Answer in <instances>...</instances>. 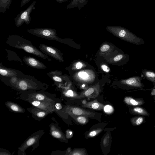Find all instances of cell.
I'll return each instance as SVG.
<instances>
[{"label": "cell", "mask_w": 155, "mask_h": 155, "mask_svg": "<svg viewBox=\"0 0 155 155\" xmlns=\"http://www.w3.org/2000/svg\"><path fill=\"white\" fill-rule=\"evenodd\" d=\"M6 43L10 46L23 50L44 59L51 61V59L34 46L30 41L20 36L16 35H9L7 39Z\"/></svg>", "instance_id": "cell-1"}, {"label": "cell", "mask_w": 155, "mask_h": 155, "mask_svg": "<svg viewBox=\"0 0 155 155\" xmlns=\"http://www.w3.org/2000/svg\"><path fill=\"white\" fill-rule=\"evenodd\" d=\"M12 87L23 92L45 90L48 88V85L38 81L34 76L24 74L18 78L16 84Z\"/></svg>", "instance_id": "cell-2"}, {"label": "cell", "mask_w": 155, "mask_h": 155, "mask_svg": "<svg viewBox=\"0 0 155 155\" xmlns=\"http://www.w3.org/2000/svg\"><path fill=\"white\" fill-rule=\"evenodd\" d=\"M45 133L43 130L37 131L32 134L24 141L18 148V155H25V151L28 148L32 146V151L37 147L39 143V140Z\"/></svg>", "instance_id": "cell-3"}, {"label": "cell", "mask_w": 155, "mask_h": 155, "mask_svg": "<svg viewBox=\"0 0 155 155\" xmlns=\"http://www.w3.org/2000/svg\"><path fill=\"white\" fill-rule=\"evenodd\" d=\"M21 93L25 98H27L25 100L30 99L54 103L56 102L55 94H50L43 90L38 91H35Z\"/></svg>", "instance_id": "cell-4"}, {"label": "cell", "mask_w": 155, "mask_h": 155, "mask_svg": "<svg viewBox=\"0 0 155 155\" xmlns=\"http://www.w3.org/2000/svg\"><path fill=\"white\" fill-rule=\"evenodd\" d=\"M28 32L37 37L48 40L63 42V39L57 36L56 30L51 28H35L28 29Z\"/></svg>", "instance_id": "cell-5"}, {"label": "cell", "mask_w": 155, "mask_h": 155, "mask_svg": "<svg viewBox=\"0 0 155 155\" xmlns=\"http://www.w3.org/2000/svg\"><path fill=\"white\" fill-rule=\"evenodd\" d=\"M36 1L32 2L30 6L25 10L21 11L15 18L14 20L16 26L19 27L24 23L28 25L30 22V14L32 11L35 9V5Z\"/></svg>", "instance_id": "cell-6"}, {"label": "cell", "mask_w": 155, "mask_h": 155, "mask_svg": "<svg viewBox=\"0 0 155 155\" xmlns=\"http://www.w3.org/2000/svg\"><path fill=\"white\" fill-rule=\"evenodd\" d=\"M39 48L40 50L46 55L51 56L59 61H63L62 54L60 51L57 48L43 44H40Z\"/></svg>", "instance_id": "cell-7"}, {"label": "cell", "mask_w": 155, "mask_h": 155, "mask_svg": "<svg viewBox=\"0 0 155 155\" xmlns=\"http://www.w3.org/2000/svg\"><path fill=\"white\" fill-rule=\"evenodd\" d=\"M26 101L33 106L46 111L49 114L56 111L54 103L30 99H27Z\"/></svg>", "instance_id": "cell-8"}, {"label": "cell", "mask_w": 155, "mask_h": 155, "mask_svg": "<svg viewBox=\"0 0 155 155\" xmlns=\"http://www.w3.org/2000/svg\"><path fill=\"white\" fill-rule=\"evenodd\" d=\"M141 77L135 76L122 81V83L131 89H142L144 85L142 82Z\"/></svg>", "instance_id": "cell-9"}, {"label": "cell", "mask_w": 155, "mask_h": 155, "mask_svg": "<svg viewBox=\"0 0 155 155\" xmlns=\"http://www.w3.org/2000/svg\"><path fill=\"white\" fill-rule=\"evenodd\" d=\"M64 110L65 112L71 116L81 115L91 117H93L95 114L94 113L79 107L70 106H66L64 108Z\"/></svg>", "instance_id": "cell-10"}, {"label": "cell", "mask_w": 155, "mask_h": 155, "mask_svg": "<svg viewBox=\"0 0 155 155\" xmlns=\"http://www.w3.org/2000/svg\"><path fill=\"white\" fill-rule=\"evenodd\" d=\"M0 74L2 76L7 78L19 77L24 74L22 72L18 70L4 66L1 63L0 64Z\"/></svg>", "instance_id": "cell-11"}, {"label": "cell", "mask_w": 155, "mask_h": 155, "mask_svg": "<svg viewBox=\"0 0 155 155\" xmlns=\"http://www.w3.org/2000/svg\"><path fill=\"white\" fill-rule=\"evenodd\" d=\"M23 60L25 64L34 68L42 69L47 68L44 64L32 57L24 56Z\"/></svg>", "instance_id": "cell-12"}, {"label": "cell", "mask_w": 155, "mask_h": 155, "mask_svg": "<svg viewBox=\"0 0 155 155\" xmlns=\"http://www.w3.org/2000/svg\"><path fill=\"white\" fill-rule=\"evenodd\" d=\"M50 134L51 136L60 141L66 140V138L63 134L57 125L51 123L50 125Z\"/></svg>", "instance_id": "cell-13"}, {"label": "cell", "mask_w": 155, "mask_h": 155, "mask_svg": "<svg viewBox=\"0 0 155 155\" xmlns=\"http://www.w3.org/2000/svg\"><path fill=\"white\" fill-rule=\"evenodd\" d=\"M28 110L34 117L39 119H42L45 117L49 113L45 110L34 106L28 108Z\"/></svg>", "instance_id": "cell-14"}, {"label": "cell", "mask_w": 155, "mask_h": 155, "mask_svg": "<svg viewBox=\"0 0 155 155\" xmlns=\"http://www.w3.org/2000/svg\"><path fill=\"white\" fill-rule=\"evenodd\" d=\"M124 102L128 105L131 107L140 106L144 104L145 101L142 98H135L127 96L124 99Z\"/></svg>", "instance_id": "cell-15"}, {"label": "cell", "mask_w": 155, "mask_h": 155, "mask_svg": "<svg viewBox=\"0 0 155 155\" xmlns=\"http://www.w3.org/2000/svg\"><path fill=\"white\" fill-rule=\"evenodd\" d=\"M130 113L132 114L149 117L150 114L146 110L140 106L131 107L129 110Z\"/></svg>", "instance_id": "cell-16"}, {"label": "cell", "mask_w": 155, "mask_h": 155, "mask_svg": "<svg viewBox=\"0 0 155 155\" xmlns=\"http://www.w3.org/2000/svg\"><path fill=\"white\" fill-rule=\"evenodd\" d=\"M60 71L57 70L51 71L47 73V75L54 82V85L59 86L60 83L63 81V78L61 76V74Z\"/></svg>", "instance_id": "cell-17"}, {"label": "cell", "mask_w": 155, "mask_h": 155, "mask_svg": "<svg viewBox=\"0 0 155 155\" xmlns=\"http://www.w3.org/2000/svg\"><path fill=\"white\" fill-rule=\"evenodd\" d=\"M5 104L10 110L16 113H23L25 109L18 104L11 101H6Z\"/></svg>", "instance_id": "cell-18"}, {"label": "cell", "mask_w": 155, "mask_h": 155, "mask_svg": "<svg viewBox=\"0 0 155 155\" xmlns=\"http://www.w3.org/2000/svg\"><path fill=\"white\" fill-rule=\"evenodd\" d=\"M143 77L149 81L155 84V72L153 71L143 69L142 71Z\"/></svg>", "instance_id": "cell-19"}, {"label": "cell", "mask_w": 155, "mask_h": 155, "mask_svg": "<svg viewBox=\"0 0 155 155\" xmlns=\"http://www.w3.org/2000/svg\"><path fill=\"white\" fill-rule=\"evenodd\" d=\"M145 119L143 116L138 115L131 118L130 121L133 125L137 126L146 122Z\"/></svg>", "instance_id": "cell-20"}, {"label": "cell", "mask_w": 155, "mask_h": 155, "mask_svg": "<svg viewBox=\"0 0 155 155\" xmlns=\"http://www.w3.org/2000/svg\"><path fill=\"white\" fill-rule=\"evenodd\" d=\"M84 107H88L92 109L101 110L102 109L104 105L96 101L88 102L83 105Z\"/></svg>", "instance_id": "cell-21"}, {"label": "cell", "mask_w": 155, "mask_h": 155, "mask_svg": "<svg viewBox=\"0 0 155 155\" xmlns=\"http://www.w3.org/2000/svg\"><path fill=\"white\" fill-rule=\"evenodd\" d=\"M12 0H0V12L4 13L10 8Z\"/></svg>", "instance_id": "cell-22"}, {"label": "cell", "mask_w": 155, "mask_h": 155, "mask_svg": "<svg viewBox=\"0 0 155 155\" xmlns=\"http://www.w3.org/2000/svg\"><path fill=\"white\" fill-rule=\"evenodd\" d=\"M77 116L78 117H73L74 119L78 122L79 123L84 124H85L87 121V118L84 116Z\"/></svg>", "instance_id": "cell-23"}, {"label": "cell", "mask_w": 155, "mask_h": 155, "mask_svg": "<svg viewBox=\"0 0 155 155\" xmlns=\"http://www.w3.org/2000/svg\"><path fill=\"white\" fill-rule=\"evenodd\" d=\"M104 111L107 114H111L114 111L113 107L109 105H107L105 106L104 108Z\"/></svg>", "instance_id": "cell-24"}, {"label": "cell", "mask_w": 155, "mask_h": 155, "mask_svg": "<svg viewBox=\"0 0 155 155\" xmlns=\"http://www.w3.org/2000/svg\"><path fill=\"white\" fill-rule=\"evenodd\" d=\"M94 92V89L93 88H90L87 90L84 93V95L87 97H91V95Z\"/></svg>", "instance_id": "cell-25"}, {"label": "cell", "mask_w": 155, "mask_h": 155, "mask_svg": "<svg viewBox=\"0 0 155 155\" xmlns=\"http://www.w3.org/2000/svg\"><path fill=\"white\" fill-rule=\"evenodd\" d=\"M78 75L80 78L84 79L87 78L88 76V75L84 71L79 72L78 73Z\"/></svg>", "instance_id": "cell-26"}, {"label": "cell", "mask_w": 155, "mask_h": 155, "mask_svg": "<svg viewBox=\"0 0 155 155\" xmlns=\"http://www.w3.org/2000/svg\"><path fill=\"white\" fill-rule=\"evenodd\" d=\"M101 130H94L91 131L89 134V136L90 137H93L96 136L97 134L101 131Z\"/></svg>", "instance_id": "cell-27"}, {"label": "cell", "mask_w": 155, "mask_h": 155, "mask_svg": "<svg viewBox=\"0 0 155 155\" xmlns=\"http://www.w3.org/2000/svg\"><path fill=\"white\" fill-rule=\"evenodd\" d=\"M110 48V46L108 45H103L100 48L101 51L104 52L107 51Z\"/></svg>", "instance_id": "cell-28"}, {"label": "cell", "mask_w": 155, "mask_h": 155, "mask_svg": "<svg viewBox=\"0 0 155 155\" xmlns=\"http://www.w3.org/2000/svg\"><path fill=\"white\" fill-rule=\"evenodd\" d=\"M65 95L68 97H73L74 96V94L73 92L71 90H68L65 93Z\"/></svg>", "instance_id": "cell-29"}, {"label": "cell", "mask_w": 155, "mask_h": 155, "mask_svg": "<svg viewBox=\"0 0 155 155\" xmlns=\"http://www.w3.org/2000/svg\"><path fill=\"white\" fill-rule=\"evenodd\" d=\"M0 153L1 155H11V154L8 150L2 148L0 149Z\"/></svg>", "instance_id": "cell-30"}, {"label": "cell", "mask_w": 155, "mask_h": 155, "mask_svg": "<svg viewBox=\"0 0 155 155\" xmlns=\"http://www.w3.org/2000/svg\"><path fill=\"white\" fill-rule=\"evenodd\" d=\"M55 107L56 111L61 110L62 108V106L61 103L57 102L55 104Z\"/></svg>", "instance_id": "cell-31"}, {"label": "cell", "mask_w": 155, "mask_h": 155, "mask_svg": "<svg viewBox=\"0 0 155 155\" xmlns=\"http://www.w3.org/2000/svg\"><path fill=\"white\" fill-rule=\"evenodd\" d=\"M84 154V153L81 150L75 151L70 154L71 155H83Z\"/></svg>", "instance_id": "cell-32"}, {"label": "cell", "mask_w": 155, "mask_h": 155, "mask_svg": "<svg viewBox=\"0 0 155 155\" xmlns=\"http://www.w3.org/2000/svg\"><path fill=\"white\" fill-rule=\"evenodd\" d=\"M73 136L72 132L70 130H68L66 132V137L67 138H71Z\"/></svg>", "instance_id": "cell-33"}, {"label": "cell", "mask_w": 155, "mask_h": 155, "mask_svg": "<svg viewBox=\"0 0 155 155\" xmlns=\"http://www.w3.org/2000/svg\"><path fill=\"white\" fill-rule=\"evenodd\" d=\"M109 135H107L106 137H105V138L104 139L103 142L104 145L105 146L107 145L109 142Z\"/></svg>", "instance_id": "cell-34"}, {"label": "cell", "mask_w": 155, "mask_h": 155, "mask_svg": "<svg viewBox=\"0 0 155 155\" xmlns=\"http://www.w3.org/2000/svg\"><path fill=\"white\" fill-rule=\"evenodd\" d=\"M123 57V56L122 54H119L114 58V60L115 61H118L120 60Z\"/></svg>", "instance_id": "cell-35"}, {"label": "cell", "mask_w": 155, "mask_h": 155, "mask_svg": "<svg viewBox=\"0 0 155 155\" xmlns=\"http://www.w3.org/2000/svg\"><path fill=\"white\" fill-rule=\"evenodd\" d=\"M31 0H21L20 7H22L23 6L28 2Z\"/></svg>", "instance_id": "cell-36"}, {"label": "cell", "mask_w": 155, "mask_h": 155, "mask_svg": "<svg viewBox=\"0 0 155 155\" xmlns=\"http://www.w3.org/2000/svg\"><path fill=\"white\" fill-rule=\"evenodd\" d=\"M101 68L105 72H108L109 71V68L105 65H102L101 66Z\"/></svg>", "instance_id": "cell-37"}, {"label": "cell", "mask_w": 155, "mask_h": 155, "mask_svg": "<svg viewBox=\"0 0 155 155\" xmlns=\"http://www.w3.org/2000/svg\"><path fill=\"white\" fill-rule=\"evenodd\" d=\"M82 66L83 64L80 62H77L76 65V68L78 69H79L81 68L82 67Z\"/></svg>", "instance_id": "cell-38"}, {"label": "cell", "mask_w": 155, "mask_h": 155, "mask_svg": "<svg viewBox=\"0 0 155 155\" xmlns=\"http://www.w3.org/2000/svg\"><path fill=\"white\" fill-rule=\"evenodd\" d=\"M151 95L152 96H155V88L153 89L151 91Z\"/></svg>", "instance_id": "cell-39"}, {"label": "cell", "mask_w": 155, "mask_h": 155, "mask_svg": "<svg viewBox=\"0 0 155 155\" xmlns=\"http://www.w3.org/2000/svg\"><path fill=\"white\" fill-rule=\"evenodd\" d=\"M58 2L60 3H62L66 1L67 0H56Z\"/></svg>", "instance_id": "cell-40"}, {"label": "cell", "mask_w": 155, "mask_h": 155, "mask_svg": "<svg viewBox=\"0 0 155 155\" xmlns=\"http://www.w3.org/2000/svg\"><path fill=\"white\" fill-rule=\"evenodd\" d=\"M154 102L155 103V96H153Z\"/></svg>", "instance_id": "cell-41"}, {"label": "cell", "mask_w": 155, "mask_h": 155, "mask_svg": "<svg viewBox=\"0 0 155 155\" xmlns=\"http://www.w3.org/2000/svg\"><path fill=\"white\" fill-rule=\"evenodd\" d=\"M84 86H85V85H84V84H83V85L82 86H83V87H84Z\"/></svg>", "instance_id": "cell-42"}, {"label": "cell", "mask_w": 155, "mask_h": 155, "mask_svg": "<svg viewBox=\"0 0 155 155\" xmlns=\"http://www.w3.org/2000/svg\"><path fill=\"white\" fill-rule=\"evenodd\" d=\"M154 87L155 88V84H154Z\"/></svg>", "instance_id": "cell-43"}]
</instances>
